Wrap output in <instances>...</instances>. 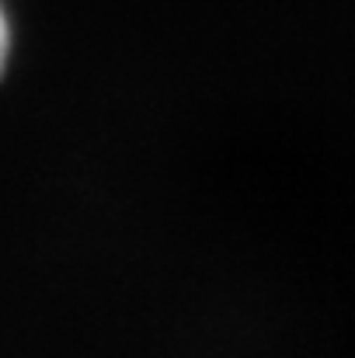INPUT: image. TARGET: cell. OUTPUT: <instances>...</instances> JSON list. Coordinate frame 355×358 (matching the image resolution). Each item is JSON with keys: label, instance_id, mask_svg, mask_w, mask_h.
Here are the masks:
<instances>
[{"label": "cell", "instance_id": "cell-1", "mask_svg": "<svg viewBox=\"0 0 355 358\" xmlns=\"http://www.w3.org/2000/svg\"><path fill=\"white\" fill-rule=\"evenodd\" d=\"M11 52H14V24H11V14L7 7L0 3V80L11 66Z\"/></svg>", "mask_w": 355, "mask_h": 358}]
</instances>
